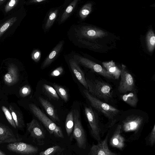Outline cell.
<instances>
[{"label":"cell","instance_id":"277c9868","mask_svg":"<svg viewBox=\"0 0 155 155\" xmlns=\"http://www.w3.org/2000/svg\"><path fill=\"white\" fill-rule=\"evenodd\" d=\"M88 91L94 97L107 102L112 98V88L109 84L98 79L86 78Z\"/></svg>","mask_w":155,"mask_h":155},{"label":"cell","instance_id":"6da1fadb","mask_svg":"<svg viewBox=\"0 0 155 155\" xmlns=\"http://www.w3.org/2000/svg\"><path fill=\"white\" fill-rule=\"evenodd\" d=\"M121 116L123 120L120 125L126 132L138 130L144 122L145 117L147 116L145 113L137 110H129L122 113Z\"/></svg>","mask_w":155,"mask_h":155},{"label":"cell","instance_id":"9a60e30c","mask_svg":"<svg viewBox=\"0 0 155 155\" xmlns=\"http://www.w3.org/2000/svg\"><path fill=\"white\" fill-rule=\"evenodd\" d=\"M8 70V72L4 76V80L6 84L10 86L15 84L19 80L18 69L15 65L11 64Z\"/></svg>","mask_w":155,"mask_h":155},{"label":"cell","instance_id":"7c38bea8","mask_svg":"<svg viewBox=\"0 0 155 155\" xmlns=\"http://www.w3.org/2000/svg\"><path fill=\"white\" fill-rule=\"evenodd\" d=\"M107 137L103 141L98 142L96 145H93L91 147L89 155H117L112 152L108 148Z\"/></svg>","mask_w":155,"mask_h":155},{"label":"cell","instance_id":"83f0119b","mask_svg":"<svg viewBox=\"0 0 155 155\" xmlns=\"http://www.w3.org/2000/svg\"><path fill=\"white\" fill-rule=\"evenodd\" d=\"M17 20L16 17H13L6 21L0 27V37L7 30L12 26Z\"/></svg>","mask_w":155,"mask_h":155},{"label":"cell","instance_id":"9c48e42d","mask_svg":"<svg viewBox=\"0 0 155 155\" xmlns=\"http://www.w3.org/2000/svg\"><path fill=\"white\" fill-rule=\"evenodd\" d=\"M84 112L91 129V134L98 142L101 141L99 120L97 114L91 107H85Z\"/></svg>","mask_w":155,"mask_h":155},{"label":"cell","instance_id":"f35d334b","mask_svg":"<svg viewBox=\"0 0 155 155\" xmlns=\"http://www.w3.org/2000/svg\"><path fill=\"white\" fill-rule=\"evenodd\" d=\"M6 0H0V5H2V3H3L5 2L6 1Z\"/></svg>","mask_w":155,"mask_h":155},{"label":"cell","instance_id":"d6a6232c","mask_svg":"<svg viewBox=\"0 0 155 155\" xmlns=\"http://www.w3.org/2000/svg\"><path fill=\"white\" fill-rule=\"evenodd\" d=\"M18 0H11L9 1L6 4L5 10L7 12L12 9L17 4Z\"/></svg>","mask_w":155,"mask_h":155},{"label":"cell","instance_id":"d6986e66","mask_svg":"<svg viewBox=\"0 0 155 155\" xmlns=\"http://www.w3.org/2000/svg\"><path fill=\"white\" fill-rule=\"evenodd\" d=\"M102 64L104 68L114 79H119L120 75L121 70L118 68L113 61L103 62Z\"/></svg>","mask_w":155,"mask_h":155},{"label":"cell","instance_id":"5b68a950","mask_svg":"<svg viewBox=\"0 0 155 155\" xmlns=\"http://www.w3.org/2000/svg\"><path fill=\"white\" fill-rule=\"evenodd\" d=\"M29 106L33 114L43 124L49 133L57 137L64 138L61 128L49 118L38 107L33 104H29Z\"/></svg>","mask_w":155,"mask_h":155},{"label":"cell","instance_id":"2e32d148","mask_svg":"<svg viewBox=\"0 0 155 155\" xmlns=\"http://www.w3.org/2000/svg\"><path fill=\"white\" fill-rule=\"evenodd\" d=\"M121 129V125L118 124L110 141L111 146L120 149L124 147L125 141L124 138L120 134Z\"/></svg>","mask_w":155,"mask_h":155},{"label":"cell","instance_id":"d4e9b609","mask_svg":"<svg viewBox=\"0 0 155 155\" xmlns=\"http://www.w3.org/2000/svg\"><path fill=\"white\" fill-rule=\"evenodd\" d=\"M58 13V9L52 11L49 13L45 26V28L46 30L48 29L51 27L57 18Z\"/></svg>","mask_w":155,"mask_h":155},{"label":"cell","instance_id":"7402d4cb","mask_svg":"<svg viewBox=\"0 0 155 155\" xmlns=\"http://www.w3.org/2000/svg\"><path fill=\"white\" fill-rule=\"evenodd\" d=\"M74 126V119L73 111L67 115L65 121V127L68 136L69 137L72 133Z\"/></svg>","mask_w":155,"mask_h":155},{"label":"cell","instance_id":"30bf717a","mask_svg":"<svg viewBox=\"0 0 155 155\" xmlns=\"http://www.w3.org/2000/svg\"><path fill=\"white\" fill-rule=\"evenodd\" d=\"M7 148L10 151L25 155L34 154L38 151L37 147L20 142L9 143L7 146Z\"/></svg>","mask_w":155,"mask_h":155},{"label":"cell","instance_id":"44dd1931","mask_svg":"<svg viewBox=\"0 0 155 155\" xmlns=\"http://www.w3.org/2000/svg\"><path fill=\"white\" fill-rule=\"evenodd\" d=\"M122 100L130 106L135 107L138 101V99L136 91L121 95Z\"/></svg>","mask_w":155,"mask_h":155},{"label":"cell","instance_id":"ffe728a7","mask_svg":"<svg viewBox=\"0 0 155 155\" xmlns=\"http://www.w3.org/2000/svg\"><path fill=\"white\" fill-rule=\"evenodd\" d=\"M9 110L12 115L17 128H22L25 126L23 116L19 111L15 109L12 105L9 106Z\"/></svg>","mask_w":155,"mask_h":155},{"label":"cell","instance_id":"3957f363","mask_svg":"<svg viewBox=\"0 0 155 155\" xmlns=\"http://www.w3.org/2000/svg\"><path fill=\"white\" fill-rule=\"evenodd\" d=\"M107 33L102 30L90 26L78 24L71 27L69 36L74 41L84 39H94L104 37Z\"/></svg>","mask_w":155,"mask_h":155},{"label":"cell","instance_id":"52a82bcc","mask_svg":"<svg viewBox=\"0 0 155 155\" xmlns=\"http://www.w3.org/2000/svg\"><path fill=\"white\" fill-rule=\"evenodd\" d=\"M120 81L118 87L119 91L122 93L136 91L134 79L124 65H122Z\"/></svg>","mask_w":155,"mask_h":155},{"label":"cell","instance_id":"7a4b0ae2","mask_svg":"<svg viewBox=\"0 0 155 155\" xmlns=\"http://www.w3.org/2000/svg\"><path fill=\"white\" fill-rule=\"evenodd\" d=\"M83 93L90 103L91 106L101 112L109 120L114 123L120 117L121 111L114 107L93 96L86 89Z\"/></svg>","mask_w":155,"mask_h":155},{"label":"cell","instance_id":"8fae6325","mask_svg":"<svg viewBox=\"0 0 155 155\" xmlns=\"http://www.w3.org/2000/svg\"><path fill=\"white\" fill-rule=\"evenodd\" d=\"M27 129L30 136L36 140L40 144H43L45 133L41 126L36 119H33L27 124Z\"/></svg>","mask_w":155,"mask_h":155},{"label":"cell","instance_id":"4dcf8cb0","mask_svg":"<svg viewBox=\"0 0 155 155\" xmlns=\"http://www.w3.org/2000/svg\"><path fill=\"white\" fill-rule=\"evenodd\" d=\"M43 87L45 92L51 97L56 99H58L59 97L54 89L51 86L44 84Z\"/></svg>","mask_w":155,"mask_h":155},{"label":"cell","instance_id":"1f68e13d","mask_svg":"<svg viewBox=\"0 0 155 155\" xmlns=\"http://www.w3.org/2000/svg\"><path fill=\"white\" fill-rule=\"evenodd\" d=\"M31 88L30 86L28 85H25L22 87L19 90V94L22 97H25L31 93Z\"/></svg>","mask_w":155,"mask_h":155},{"label":"cell","instance_id":"8992f818","mask_svg":"<svg viewBox=\"0 0 155 155\" xmlns=\"http://www.w3.org/2000/svg\"><path fill=\"white\" fill-rule=\"evenodd\" d=\"M73 113L74 126L73 136L76 140L78 147L80 148L85 149L86 139L85 132L80 119L79 112L77 110L74 109Z\"/></svg>","mask_w":155,"mask_h":155},{"label":"cell","instance_id":"5bb4252c","mask_svg":"<svg viewBox=\"0 0 155 155\" xmlns=\"http://www.w3.org/2000/svg\"><path fill=\"white\" fill-rule=\"evenodd\" d=\"M68 62L72 72L78 81L86 90H88V86L84 73L80 68L78 64L72 57L70 58Z\"/></svg>","mask_w":155,"mask_h":155},{"label":"cell","instance_id":"4fadbf2b","mask_svg":"<svg viewBox=\"0 0 155 155\" xmlns=\"http://www.w3.org/2000/svg\"><path fill=\"white\" fill-rule=\"evenodd\" d=\"M20 138L8 127L0 124V144L18 142Z\"/></svg>","mask_w":155,"mask_h":155},{"label":"cell","instance_id":"ba28073f","mask_svg":"<svg viewBox=\"0 0 155 155\" xmlns=\"http://www.w3.org/2000/svg\"><path fill=\"white\" fill-rule=\"evenodd\" d=\"M72 58L78 64L91 69L93 71L99 74L104 77L108 79H114L104 68L89 59L79 55H74Z\"/></svg>","mask_w":155,"mask_h":155},{"label":"cell","instance_id":"4316f807","mask_svg":"<svg viewBox=\"0 0 155 155\" xmlns=\"http://www.w3.org/2000/svg\"><path fill=\"white\" fill-rule=\"evenodd\" d=\"M92 4L87 3L84 5L81 9L79 12V15L82 19L86 18L90 13L92 11Z\"/></svg>","mask_w":155,"mask_h":155},{"label":"cell","instance_id":"ac0fdd59","mask_svg":"<svg viewBox=\"0 0 155 155\" xmlns=\"http://www.w3.org/2000/svg\"><path fill=\"white\" fill-rule=\"evenodd\" d=\"M38 99L48 114L53 120L59 122L60 119L53 105L48 101L41 97H39Z\"/></svg>","mask_w":155,"mask_h":155},{"label":"cell","instance_id":"e575fe53","mask_svg":"<svg viewBox=\"0 0 155 155\" xmlns=\"http://www.w3.org/2000/svg\"><path fill=\"white\" fill-rule=\"evenodd\" d=\"M63 72V69L62 67H59L51 73L50 75L52 77H57L61 75Z\"/></svg>","mask_w":155,"mask_h":155},{"label":"cell","instance_id":"74e56055","mask_svg":"<svg viewBox=\"0 0 155 155\" xmlns=\"http://www.w3.org/2000/svg\"><path fill=\"white\" fill-rule=\"evenodd\" d=\"M0 155H6V154L0 150Z\"/></svg>","mask_w":155,"mask_h":155},{"label":"cell","instance_id":"484cf974","mask_svg":"<svg viewBox=\"0 0 155 155\" xmlns=\"http://www.w3.org/2000/svg\"><path fill=\"white\" fill-rule=\"evenodd\" d=\"M53 86L57 94L64 101H67L68 99V92L62 87L57 84H53Z\"/></svg>","mask_w":155,"mask_h":155},{"label":"cell","instance_id":"8d00e7d4","mask_svg":"<svg viewBox=\"0 0 155 155\" xmlns=\"http://www.w3.org/2000/svg\"><path fill=\"white\" fill-rule=\"evenodd\" d=\"M47 0H32L30 1L32 3H39L46 1Z\"/></svg>","mask_w":155,"mask_h":155},{"label":"cell","instance_id":"d590c367","mask_svg":"<svg viewBox=\"0 0 155 155\" xmlns=\"http://www.w3.org/2000/svg\"><path fill=\"white\" fill-rule=\"evenodd\" d=\"M149 140L151 145H153L155 143V125L153 127L150 133L149 137Z\"/></svg>","mask_w":155,"mask_h":155},{"label":"cell","instance_id":"f546056e","mask_svg":"<svg viewBox=\"0 0 155 155\" xmlns=\"http://www.w3.org/2000/svg\"><path fill=\"white\" fill-rule=\"evenodd\" d=\"M1 108L9 124L14 128H16V126L10 110L6 107L4 106H2Z\"/></svg>","mask_w":155,"mask_h":155},{"label":"cell","instance_id":"cb8c5ba5","mask_svg":"<svg viewBox=\"0 0 155 155\" xmlns=\"http://www.w3.org/2000/svg\"><path fill=\"white\" fill-rule=\"evenodd\" d=\"M78 1V0H73L67 7L61 16V23L63 22L68 18L75 8Z\"/></svg>","mask_w":155,"mask_h":155},{"label":"cell","instance_id":"e0dca14e","mask_svg":"<svg viewBox=\"0 0 155 155\" xmlns=\"http://www.w3.org/2000/svg\"><path fill=\"white\" fill-rule=\"evenodd\" d=\"M64 41H61L56 46L42 64L41 68L44 69L50 65L61 51Z\"/></svg>","mask_w":155,"mask_h":155},{"label":"cell","instance_id":"836d02e7","mask_svg":"<svg viewBox=\"0 0 155 155\" xmlns=\"http://www.w3.org/2000/svg\"><path fill=\"white\" fill-rule=\"evenodd\" d=\"M41 52L38 49L33 51L31 54V58L35 62H38L40 59Z\"/></svg>","mask_w":155,"mask_h":155},{"label":"cell","instance_id":"f1b7e54d","mask_svg":"<svg viewBox=\"0 0 155 155\" xmlns=\"http://www.w3.org/2000/svg\"><path fill=\"white\" fill-rule=\"evenodd\" d=\"M61 150L62 148L60 146L56 145L50 147L44 151L41 152L39 155H53Z\"/></svg>","mask_w":155,"mask_h":155},{"label":"cell","instance_id":"603a6c76","mask_svg":"<svg viewBox=\"0 0 155 155\" xmlns=\"http://www.w3.org/2000/svg\"><path fill=\"white\" fill-rule=\"evenodd\" d=\"M146 41L148 49L150 52L153 51L155 47V35L152 29H150L146 35Z\"/></svg>","mask_w":155,"mask_h":155}]
</instances>
